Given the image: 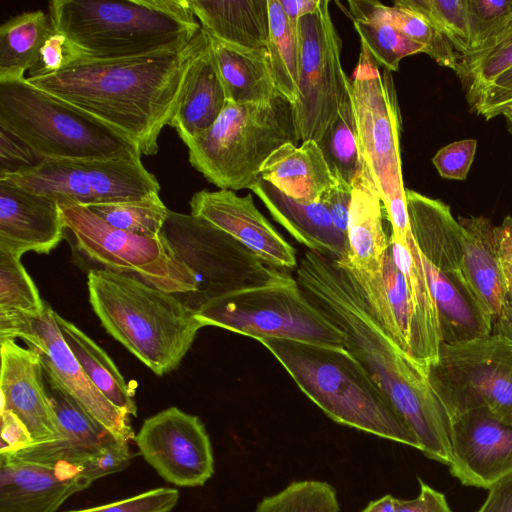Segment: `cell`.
I'll list each match as a JSON object with an SVG mask.
<instances>
[{
  "instance_id": "39",
  "label": "cell",
  "mask_w": 512,
  "mask_h": 512,
  "mask_svg": "<svg viewBox=\"0 0 512 512\" xmlns=\"http://www.w3.org/2000/svg\"><path fill=\"white\" fill-rule=\"evenodd\" d=\"M349 82L336 118L317 143L334 177L340 176L351 184L362 167V160L358 149Z\"/></svg>"
},
{
  "instance_id": "45",
  "label": "cell",
  "mask_w": 512,
  "mask_h": 512,
  "mask_svg": "<svg viewBox=\"0 0 512 512\" xmlns=\"http://www.w3.org/2000/svg\"><path fill=\"white\" fill-rule=\"evenodd\" d=\"M466 13L471 51L493 39L510 22L512 0H466Z\"/></svg>"
},
{
  "instance_id": "3",
  "label": "cell",
  "mask_w": 512,
  "mask_h": 512,
  "mask_svg": "<svg viewBox=\"0 0 512 512\" xmlns=\"http://www.w3.org/2000/svg\"><path fill=\"white\" fill-rule=\"evenodd\" d=\"M257 341L333 421L419 450L404 418L344 346L270 337Z\"/></svg>"
},
{
  "instance_id": "33",
  "label": "cell",
  "mask_w": 512,
  "mask_h": 512,
  "mask_svg": "<svg viewBox=\"0 0 512 512\" xmlns=\"http://www.w3.org/2000/svg\"><path fill=\"white\" fill-rule=\"evenodd\" d=\"M55 320L66 344L91 382L117 408L136 417L135 389L126 383L105 350L57 312Z\"/></svg>"
},
{
  "instance_id": "1",
  "label": "cell",
  "mask_w": 512,
  "mask_h": 512,
  "mask_svg": "<svg viewBox=\"0 0 512 512\" xmlns=\"http://www.w3.org/2000/svg\"><path fill=\"white\" fill-rule=\"evenodd\" d=\"M296 280L307 299L344 334V347L391 400L414 433L419 450L449 465L451 418L427 368L385 331L353 275L310 250L297 267Z\"/></svg>"
},
{
  "instance_id": "35",
  "label": "cell",
  "mask_w": 512,
  "mask_h": 512,
  "mask_svg": "<svg viewBox=\"0 0 512 512\" xmlns=\"http://www.w3.org/2000/svg\"><path fill=\"white\" fill-rule=\"evenodd\" d=\"M53 27L42 10L22 12L0 27V82L26 78Z\"/></svg>"
},
{
  "instance_id": "27",
  "label": "cell",
  "mask_w": 512,
  "mask_h": 512,
  "mask_svg": "<svg viewBox=\"0 0 512 512\" xmlns=\"http://www.w3.org/2000/svg\"><path fill=\"white\" fill-rule=\"evenodd\" d=\"M406 201L411 235L422 257L439 270L460 269L465 232L450 207L410 189Z\"/></svg>"
},
{
  "instance_id": "20",
  "label": "cell",
  "mask_w": 512,
  "mask_h": 512,
  "mask_svg": "<svg viewBox=\"0 0 512 512\" xmlns=\"http://www.w3.org/2000/svg\"><path fill=\"white\" fill-rule=\"evenodd\" d=\"M91 484L83 468L0 454V512H56Z\"/></svg>"
},
{
  "instance_id": "56",
  "label": "cell",
  "mask_w": 512,
  "mask_h": 512,
  "mask_svg": "<svg viewBox=\"0 0 512 512\" xmlns=\"http://www.w3.org/2000/svg\"><path fill=\"white\" fill-rule=\"evenodd\" d=\"M488 490V496L477 512H512V474Z\"/></svg>"
},
{
  "instance_id": "5",
  "label": "cell",
  "mask_w": 512,
  "mask_h": 512,
  "mask_svg": "<svg viewBox=\"0 0 512 512\" xmlns=\"http://www.w3.org/2000/svg\"><path fill=\"white\" fill-rule=\"evenodd\" d=\"M48 6L52 27L96 60L178 49L201 28L188 0H53Z\"/></svg>"
},
{
  "instance_id": "16",
  "label": "cell",
  "mask_w": 512,
  "mask_h": 512,
  "mask_svg": "<svg viewBox=\"0 0 512 512\" xmlns=\"http://www.w3.org/2000/svg\"><path fill=\"white\" fill-rule=\"evenodd\" d=\"M448 466L463 485L489 489L512 474V426L486 408L452 417Z\"/></svg>"
},
{
  "instance_id": "43",
  "label": "cell",
  "mask_w": 512,
  "mask_h": 512,
  "mask_svg": "<svg viewBox=\"0 0 512 512\" xmlns=\"http://www.w3.org/2000/svg\"><path fill=\"white\" fill-rule=\"evenodd\" d=\"M256 512H339V502L335 489L327 482L294 481L263 498Z\"/></svg>"
},
{
  "instance_id": "40",
  "label": "cell",
  "mask_w": 512,
  "mask_h": 512,
  "mask_svg": "<svg viewBox=\"0 0 512 512\" xmlns=\"http://www.w3.org/2000/svg\"><path fill=\"white\" fill-rule=\"evenodd\" d=\"M87 207L117 229L150 238L160 237L170 211L159 195L131 201L95 203Z\"/></svg>"
},
{
  "instance_id": "29",
  "label": "cell",
  "mask_w": 512,
  "mask_h": 512,
  "mask_svg": "<svg viewBox=\"0 0 512 512\" xmlns=\"http://www.w3.org/2000/svg\"><path fill=\"white\" fill-rule=\"evenodd\" d=\"M188 1L201 28L210 37L246 48H267L268 0Z\"/></svg>"
},
{
  "instance_id": "34",
  "label": "cell",
  "mask_w": 512,
  "mask_h": 512,
  "mask_svg": "<svg viewBox=\"0 0 512 512\" xmlns=\"http://www.w3.org/2000/svg\"><path fill=\"white\" fill-rule=\"evenodd\" d=\"M140 157L80 161L96 203L131 201L159 195L160 184L143 166Z\"/></svg>"
},
{
  "instance_id": "19",
  "label": "cell",
  "mask_w": 512,
  "mask_h": 512,
  "mask_svg": "<svg viewBox=\"0 0 512 512\" xmlns=\"http://www.w3.org/2000/svg\"><path fill=\"white\" fill-rule=\"evenodd\" d=\"M44 371V370H43ZM47 393L57 415L61 436L30 444L11 454L20 459L49 465L85 468L120 443L93 419L52 377L44 372ZM2 454V453H0Z\"/></svg>"
},
{
  "instance_id": "30",
  "label": "cell",
  "mask_w": 512,
  "mask_h": 512,
  "mask_svg": "<svg viewBox=\"0 0 512 512\" xmlns=\"http://www.w3.org/2000/svg\"><path fill=\"white\" fill-rule=\"evenodd\" d=\"M209 40L227 101L235 104H263L279 94L267 49L236 46L210 36Z\"/></svg>"
},
{
  "instance_id": "59",
  "label": "cell",
  "mask_w": 512,
  "mask_h": 512,
  "mask_svg": "<svg viewBox=\"0 0 512 512\" xmlns=\"http://www.w3.org/2000/svg\"><path fill=\"white\" fill-rule=\"evenodd\" d=\"M501 115H503L505 117L506 122H507V126H508V131L512 135V104L506 106L502 110Z\"/></svg>"
},
{
  "instance_id": "18",
  "label": "cell",
  "mask_w": 512,
  "mask_h": 512,
  "mask_svg": "<svg viewBox=\"0 0 512 512\" xmlns=\"http://www.w3.org/2000/svg\"><path fill=\"white\" fill-rule=\"evenodd\" d=\"M0 355V411L9 410L23 422L32 444L59 438L61 430L47 393L39 354L14 339H3Z\"/></svg>"
},
{
  "instance_id": "7",
  "label": "cell",
  "mask_w": 512,
  "mask_h": 512,
  "mask_svg": "<svg viewBox=\"0 0 512 512\" xmlns=\"http://www.w3.org/2000/svg\"><path fill=\"white\" fill-rule=\"evenodd\" d=\"M300 142L292 104L280 93L263 104H226L205 131L184 142L190 164L223 190L250 189L267 158Z\"/></svg>"
},
{
  "instance_id": "32",
  "label": "cell",
  "mask_w": 512,
  "mask_h": 512,
  "mask_svg": "<svg viewBox=\"0 0 512 512\" xmlns=\"http://www.w3.org/2000/svg\"><path fill=\"white\" fill-rule=\"evenodd\" d=\"M0 181L50 198L59 205L89 206L96 203L80 161L46 159L36 166L2 173Z\"/></svg>"
},
{
  "instance_id": "47",
  "label": "cell",
  "mask_w": 512,
  "mask_h": 512,
  "mask_svg": "<svg viewBox=\"0 0 512 512\" xmlns=\"http://www.w3.org/2000/svg\"><path fill=\"white\" fill-rule=\"evenodd\" d=\"M89 58L63 32L53 28L44 42L35 65L29 70V78H38L57 73L79 61Z\"/></svg>"
},
{
  "instance_id": "14",
  "label": "cell",
  "mask_w": 512,
  "mask_h": 512,
  "mask_svg": "<svg viewBox=\"0 0 512 512\" xmlns=\"http://www.w3.org/2000/svg\"><path fill=\"white\" fill-rule=\"evenodd\" d=\"M23 340L36 351L44 372L52 377L93 419L118 440L129 443L135 433L130 415L112 404L91 382L66 344L55 320V311L46 303L39 317H0V340Z\"/></svg>"
},
{
  "instance_id": "49",
  "label": "cell",
  "mask_w": 512,
  "mask_h": 512,
  "mask_svg": "<svg viewBox=\"0 0 512 512\" xmlns=\"http://www.w3.org/2000/svg\"><path fill=\"white\" fill-rule=\"evenodd\" d=\"M476 148L475 139L452 142L436 152L432 163L442 178L465 180L473 163Z\"/></svg>"
},
{
  "instance_id": "31",
  "label": "cell",
  "mask_w": 512,
  "mask_h": 512,
  "mask_svg": "<svg viewBox=\"0 0 512 512\" xmlns=\"http://www.w3.org/2000/svg\"><path fill=\"white\" fill-rule=\"evenodd\" d=\"M225 104L226 97L209 40L170 126L184 143L207 130L217 120Z\"/></svg>"
},
{
  "instance_id": "60",
  "label": "cell",
  "mask_w": 512,
  "mask_h": 512,
  "mask_svg": "<svg viewBox=\"0 0 512 512\" xmlns=\"http://www.w3.org/2000/svg\"><path fill=\"white\" fill-rule=\"evenodd\" d=\"M509 306H510V311H511V323H510L509 338L512 339V304H510Z\"/></svg>"
},
{
  "instance_id": "36",
  "label": "cell",
  "mask_w": 512,
  "mask_h": 512,
  "mask_svg": "<svg viewBox=\"0 0 512 512\" xmlns=\"http://www.w3.org/2000/svg\"><path fill=\"white\" fill-rule=\"evenodd\" d=\"M352 19L385 22L424 46V53L437 64L455 71L458 53L453 45L428 21L417 13L398 6H386L379 1H348Z\"/></svg>"
},
{
  "instance_id": "28",
  "label": "cell",
  "mask_w": 512,
  "mask_h": 512,
  "mask_svg": "<svg viewBox=\"0 0 512 512\" xmlns=\"http://www.w3.org/2000/svg\"><path fill=\"white\" fill-rule=\"evenodd\" d=\"M259 177L305 204L319 202L336 182L314 140L301 142L300 146L286 143L279 147L267 158Z\"/></svg>"
},
{
  "instance_id": "55",
  "label": "cell",
  "mask_w": 512,
  "mask_h": 512,
  "mask_svg": "<svg viewBox=\"0 0 512 512\" xmlns=\"http://www.w3.org/2000/svg\"><path fill=\"white\" fill-rule=\"evenodd\" d=\"M497 251L507 290L509 305L512 304V217L507 216L495 226Z\"/></svg>"
},
{
  "instance_id": "17",
  "label": "cell",
  "mask_w": 512,
  "mask_h": 512,
  "mask_svg": "<svg viewBox=\"0 0 512 512\" xmlns=\"http://www.w3.org/2000/svg\"><path fill=\"white\" fill-rule=\"evenodd\" d=\"M189 204L192 215L230 234L271 266L297 267L295 249L257 209L251 194L204 189L196 192Z\"/></svg>"
},
{
  "instance_id": "9",
  "label": "cell",
  "mask_w": 512,
  "mask_h": 512,
  "mask_svg": "<svg viewBox=\"0 0 512 512\" xmlns=\"http://www.w3.org/2000/svg\"><path fill=\"white\" fill-rule=\"evenodd\" d=\"M160 238L194 278L195 293L181 298L193 311L223 294L292 278L230 234L191 213L170 210Z\"/></svg>"
},
{
  "instance_id": "26",
  "label": "cell",
  "mask_w": 512,
  "mask_h": 512,
  "mask_svg": "<svg viewBox=\"0 0 512 512\" xmlns=\"http://www.w3.org/2000/svg\"><path fill=\"white\" fill-rule=\"evenodd\" d=\"M422 261L437 308L442 343L455 344L492 334V318L461 270L443 271L423 257Z\"/></svg>"
},
{
  "instance_id": "51",
  "label": "cell",
  "mask_w": 512,
  "mask_h": 512,
  "mask_svg": "<svg viewBox=\"0 0 512 512\" xmlns=\"http://www.w3.org/2000/svg\"><path fill=\"white\" fill-rule=\"evenodd\" d=\"M44 160L27 144L0 127V174L36 166Z\"/></svg>"
},
{
  "instance_id": "50",
  "label": "cell",
  "mask_w": 512,
  "mask_h": 512,
  "mask_svg": "<svg viewBox=\"0 0 512 512\" xmlns=\"http://www.w3.org/2000/svg\"><path fill=\"white\" fill-rule=\"evenodd\" d=\"M512 104V68L508 69L490 83L476 98L471 108L486 120L500 115L502 110Z\"/></svg>"
},
{
  "instance_id": "11",
  "label": "cell",
  "mask_w": 512,
  "mask_h": 512,
  "mask_svg": "<svg viewBox=\"0 0 512 512\" xmlns=\"http://www.w3.org/2000/svg\"><path fill=\"white\" fill-rule=\"evenodd\" d=\"M429 380L450 418L488 409L512 426V339L492 333L455 344L442 343Z\"/></svg>"
},
{
  "instance_id": "25",
  "label": "cell",
  "mask_w": 512,
  "mask_h": 512,
  "mask_svg": "<svg viewBox=\"0 0 512 512\" xmlns=\"http://www.w3.org/2000/svg\"><path fill=\"white\" fill-rule=\"evenodd\" d=\"M389 248L396 266L403 273L409 297V354L423 367L438 360L442 344L438 313L422 257L412 235L405 243L389 238Z\"/></svg>"
},
{
  "instance_id": "58",
  "label": "cell",
  "mask_w": 512,
  "mask_h": 512,
  "mask_svg": "<svg viewBox=\"0 0 512 512\" xmlns=\"http://www.w3.org/2000/svg\"><path fill=\"white\" fill-rule=\"evenodd\" d=\"M361 512H396L395 497L386 494L377 500L371 501Z\"/></svg>"
},
{
  "instance_id": "52",
  "label": "cell",
  "mask_w": 512,
  "mask_h": 512,
  "mask_svg": "<svg viewBox=\"0 0 512 512\" xmlns=\"http://www.w3.org/2000/svg\"><path fill=\"white\" fill-rule=\"evenodd\" d=\"M335 184L322 196L321 202L328 210L336 228L347 236L352 184L335 176Z\"/></svg>"
},
{
  "instance_id": "22",
  "label": "cell",
  "mask_w": 512,
  "mask_h": 512,
  "mask_svg": "<svg viewBox=\"0 0 512 512\" xmlns=\"http://www.w3.org/2000/svg\"><path fill=\"white\" fill-rule=\"evenodd\" d=\"M465 232L461 272L479 301L489 312L493 332L509 337L511 311L501 271L495 226L483 216L458 218Z\"/></svg>"
},
{
  "instance_id": "15",
  "label": "cell",
  "mask_w": 512,
  "mask_h": 512,
  "mask_svg": "<svg viewBox=\"0 0 512 512\" xmlns=\"http://www.w3.org/2000/svg\"><path fill=\"white\" fill-rule=\"evenodd\" d=\"M134 441L144 460L167 482L203 486L214 474V456L199 417L169 407L146 418Z\"/></svg>"
},
{
  "instance_id": "13",
  "label": "cell",
  "mask_w": 512,
  "mask_h": 512,
  "mask_svg": "<svg viewBox=\"0 0 512 512\" xmlns=\"http://www.w3.org/2000/svg\"><path fill=\"white\" fill-rule=\"evenodd\" d=\"M330 2L299 22V97L292 105L301 142H318L338 114L349 82L341 63V39L333 24Z\"/></svg>"
},
{
  "instance_id": "2",
  "label": "cell",
  "mask_w": 512,
  "mask_h": 512,
  "mask_svg": "<svg viewBox=\"0 0 512 512\" xmlns=\"http://www.w3.org/2000/svg\"><path fill=\"white\" fill-rule=\"evenodd\" d=\"M208 44V34L200 28L178 49L114 60L87 58L27 80L108 125L141 154L151 156L157 153L160 133L170 126Z\"/></svg>"
},
{
  "instance_id": "37",
  "label": "cell",
  "mask_w": 512,
  "mask_h": 512,
  "mask_svg": "<svg viewBox=\"0 0 512 512\" xmlns=\"http://www.w3.org/2000/svg\"><path fill=\"white\" fill-rule=\"evenodd\" d=\"M512 68V19L493 39L458 57L455 73L471 106L498 76Z\"/></svg>"
},
{
  "instance_id": "4",
  "label": "cell",
  "mask_w": 512,
  "mask_h": 512,
  "mask_svg": "<svg viewBox=\"0 0 512 512\" xmlns=\"http://www.w3.org/2000/svg\"><path fill=\"white\" fill-rule=\"evenodd\" d=\"M87 286L107 333L158 376L179 366L203 327L179 295L138 278L96 268Z\"/></svg>"
},
{
  "instance_id": "41",
  "label": "cell",
  "mask_w": 512,
  "mask_h": 512,
  "mask_svg": "<svg viewBox=\"0 0 512 512\" xmlns=\"http://www.w3.org/2000/svg\"><path fill=\"white\" fill-rule=\"evenodd\" d=\"M45 306L20 257L0 251V317H39Z\"/></svg>"
},
{
  "instance_id": "57",
  "label": "cell",
  "mask_w": 512,
  "mask_h": 512,
  "mask_svg": "<svg viewBox=\"0 0 512 512\" xmlns=\"http://www.w3.org/2000/svg\"><path fill=\"white\" fill-rule=\"evenodd\" d=\"M285 13L288 25L294 34L299 38L300 19L311 14L318 8L320 0H279Z\"/></svg>"
},
{
  "instance_id": "10",
  "label": "cell",
  "mask_w": 512,
  "mask_h": 512,
  "mask_svg": "<svg viewBox=\"0 0 512 512\" xmlns=\"http://www.w3.org/2000/svg\"><path fill=\"white\" fill-rule=\"evenodd\" d=\"M205 326L259 338H282L344 346V334L305 296L296 278L233 291L195 311Z\"/></svg>"
},
{
  "instance_id": "24",
  "label": "cell",
  "mask_w": 512,
  "mask_h": 512,
  "mask_svg": "<svg viewBox=\"0 0 512 512\" xmlns=\"http://www.w3.org/2000/svg\"><path fill=\"white\" fill-rule=\"evenodd\" d=\"M250 190L264 203L273 219L299 243L336 262L347 257V236L336 228L321 201L298 202L260 177Z\"/></svg>"
},
{
  "instance_id": "38",
  "label": "cell",
  "mask_w": 512,
  "mask_h": 512,
  "mask_svg": "<svg viewBox=\"0 0 512 512\" xmlns=\"http://www.w3.org/2000/svg\"><path fill=\"white\" fill-rule=\"evenodd\" d=\"M268 60L278 92L294 105L299 97V43L279 0H268Z\"/></svg>"
},
{
  "instance_id": "46",
  "label": "cell",
  "mask_w": 512,
  "mask_h": 512,
  "mask_svg": "<svg viewBox=\"0 0 512 512\" xmlns=\"http://www.w3.org/2000/svg\"><path fill=\"white\" fill-rule=\"evenodd\" d=\"M383 277L389 309L397 332L398 345L409 353L410 308L405 277L396 266L388 247Z\"/></svg>"
},
{
  "instance_id": "54",
  "label": "cell",
  "mask_w": 512,
  "mask_h": 512,
  "mask_svg": "<svg viewBox=\"0 0 512 512\" xmlns=\"http://www.w3.org/2000/svg\"><path fill=\"white\" fill-rule=\"evenodd\" d=\"M0 453L17 452L33 443L23 422L11 411L2 410Z\"/></svg>"
},
{
  "instance_id": "21",
  "label": "cell",
  "mask_w": 512,
  "mask_h": 512,
  "mask_svg": "<svg viewBox=\"0 0 512 512\" xmlns=\"http://www.w3.org/2000/svg\"><path fill=\"white\" fill-rule=\"evenodd\" d=\"M66 229L56 201L0 181V251L49 254Z\"/></svg>"
},
{
  "instance_id": "42",
  "label": "cell",
  "mask_w": 512,
  "mask_h": 512,
  "mask_svg": "<svg viewBox=\"0 0 512 512\" xmlns=\"http://www.w3.org/2000/svg\"><path fill=\"white\" fill-rule=\"evenodd\" d=\"M353 25L360 37L361 47L378 65L390 72L398 71L403 58L425 51L424 46L388 23L353 19Z\"/></svg>"
},
{
  "instance_id": "44",
  "label": "cell",
  "mask_w": 512,
  "mask_h": 512,
  "mask_svg": "<svg viewBox=\"0 0 512 512\" xmlns=\"http://www.w3.org/2000/svg\"><path fill=\"white\" fill-rule=\"evenodd\" d=\"M393 4L423 17L453 45L459 56L469 51L466 0H395Z\"/></svg>"
},
{
  "instance_id": "8",
  "label": "cell",
  "mask_w": 512,
  "mask_h": 512,
  "mask_svg": "<svg viewBox=\"0 0 512 512\" xmlns=\"http://www.w3.org/2000/svg\"><path fill=\"white\" fill-rule=\"evenodd\" d=\"M361 160L368 166L392 227L404 241L410 224L400 157V113L390 71L361 47L349 82Z\"/></svg>"
},
{
  "instance_id": "6",
  "label": "cell",
  "mask_w": 512,
  "mask_h": 512,
  "mask_svg": "<svg viewBox=\"0 0 512 512\" xmlns=\"http://www.w3.org/2000/svg\"><path fill=\"white\" fill-rule=\"evenodd\" d=\"M0 127L44 159L91 161L141 156L128 138L37 88L27 78L0 82Z\"/></svg>"
},
{
  "instance_id": "12",
  "label": "cell",
  "mask_w": 512,
  "mask_h": 512,
  "mask_svg": "<svg viewBox=\"0 0 512 512\" xmlns=\"http://www.w3.org/2000/svg\"><path fill=\"white\" fill-rule=\"evenodd\" d=\"M59 207L76 248L101 269L138 278L181 298L195 293L192 274L168 252L160 237L117 229L84 205Z\"/></svg>"
},
{
  "instance_id": "48",
  "label": "cell",
  "mask_w": 512,
  "mask_h": 512,
  "mask_svg": "<svg viewBox=\"0 0 512 512\" xmlns=\"http://www.w3.org/2000/svg\"><path fill=\"white\" fill-rule=\"evenodd\" d=\"M179 500L174 488H155L119 501L65 512H171Z\"/></svg>"
},
{
  "instance_id": "23",
  "label": "cell",
  "mask_w": 512,
  "mask_h": 512,
  "mask_svg": "<svg viewBox=\"0 0 512 512\" xmlns=\"http://www.w3.org/2000/svg\"><path fill=\"white\" fill-rule=\"evenodd\" d=\"M351 184L348 253L344 260L337 263L355 277L381 276L389 239L383 228L382 202L378 189L363 160L362 167Z\"/></svg>"
},
{
  "instance_id": "53",
  "label": "cell",
  "mask_w": 512,
  "mask_h": 512,
  "mask_svg": "<svg viewBox=\"0 0 512 512\" xmlns=\"http://www.w3.org/2000/svg\"><path fill=\"white\" fill-rule=\"evenodd\" d=\"M420 493L411 500L395 498L396 512H453L443 493L419 479Z\"/></svg>"
}]
</instances>
